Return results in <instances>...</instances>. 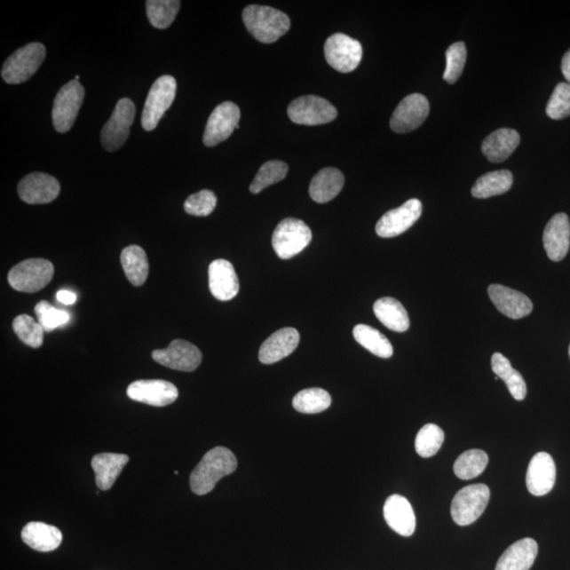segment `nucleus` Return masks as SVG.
<instances>
[{"mask_svg": "<svg viewBox=\"0 0 570 570\" xmlns=\"http://www.w3.org/2000/svg\"><path fill=\"white\" fill-rule=\"evenodd\" d=\"M384 517L389 527L402 536H411L416 532V519L410 502L400 495L388 497L384 506Z\"/></svg>", "mask_w": 570, "mask_h": 570, "instance_id": "412c9836", "label": "nucleus"}, {"mask_svg": "<svg viewBox=\"0 0 570 570\" xmlns=\"http://www.w3.org/2000/svg\"><path fill=\"white\" fill-rule=\"evenodd\" d=\"M54 266L46 259L33 258L20 262L10 271L8 281L22 293H36L51 282Z\"/></svg>", "mask_w": 570, "mask_h": 570, "instance_id": "20e7f679", "label": "nucleus"}, {"mask_svg": "<svg viewBox=\"0 0 570 570\" xmlns=\"http://www.w3.org/2000/svg\"><path fill=\"white\" fill-rule=\"evenodd\" d=\"M300 335L294 328H284L271 335L259 351V360L265 365H273L289 356L297 349Z\"/></svg>", "mask_w": 570, "mask_h": 570, "instance_id": "5701e85b", "label": "nucleus"}, {"mask_svg": "<svg viewBox=\"0 0 570 570\" xmlns=\"http://www.w3.org/2000/svg\"><path fill=\"white\" fill-rule=\"evenodd\" d=\"M324 57L332 68L342 74H349L360 64L362 46L359 41L344 33H335L324 44Z\"/></svg>", "mask_w": 570, "mask_h": 570, "instance_id": "9b49d317", "label": "nucleus"}, {"mask_svg": "<svg viewBox=\"0 0 570 570\" xmlns=\"http://www.w3.org/2000/svg\"><path fill=\"white\" fill-rule=\"evenodd\" d=\"M242 19L250 35L264 44L277 42L290 27L287 14L266 5H249L243 10Z\"/></svg>", "mask_w": 570, "mask_h": 570, "instance_id": "f03ea898", "label": "nucleus"}, {"mask_svg": "<svg viewBox=\"0 0 570 570\" xmlns=\"http://www.w3.org/2000/svg\"><path fill=\"white\" fill-rule=\"evenodd\" d=\"M568 351H569V357H570V345H569V350Z\"/></svg>", "mask_w": 570, "mask_h": 570, "instance_id": "de8ad7c7", "label": "nucleus"}, {"mask_svg": "<svg viewBox=\"0 0 570 570\" xmlns=\"http://www.w3.org/2000/svg\"><path fill=\"white\" fill-rule=\"evenodd\" d=\"M353 334L357 343L380 359H390L393 355L392 344L378 329L367 326V324H357Z\"/></svg>", "mask_w": 570, "mask_h": 570, "instance_id": "473e14b6", "label": "nucleus"}, {"mask_svg": "<svg viewBox=\"0 0 570 570\" xmlns=\"http://www.w3.org/2000/svg\"><path fill=\"white\" fill-rule=\"evenodd\" d=\"M488 294L496 309L511 320H521L534 310V305L526 295L501 284H491Z\"/></svg>", "mask_w": 570, "mask_h": 570, "instance_id": "6ab92c4d", "label": "nucleus"}, {"mask_svg": "<svg viewBox=\"0 0 570 570\" xmlns=\"http://www.w3.org/2000/svg\"><path fill=\"white\" fill-rule=\"evenodd\" d=\"M289 166L284 162L273 160L261 166V169L250 184L251 194H259L262 190L283 180L287 177Z\"/></svg>", "mask_w": 570, "mask_h": 570, "instance_id": "4c0bfd02", "label": "nucleus"}, {"mask_svg": "<svg viewBox=\"0 0 570 570\" xmlns=\"http://www.w3.org/2000/svg\"><path fill=\"white\" fill-rule=\"evenodd\" d=\"M13 329L18 337L31 348H41L44 343V329L29 315H20L13 321Z\"/></svg>", "mask_w": 570, "mask_h": 570, "instance_id": "58836bf2", "label": "nucleus"}, {"mask_svg": "<svg viewBox=\"0 0 570 570\" xmlns=\"http://www.w3.org/2000/svg\"><path fill=\"white\" fill-rule=\"evenodd\" d=\"M178 0H148L146 2L147 18L156 29L164 30L170 27L180 10Z\"/></svg>", "mask_w": 570, "mask_h": 570, "instance_id": "c9c22d12", "label": "nucleus"}, {"mask_svg": "<svg viewBox=\"0 0 570 570\" xmlns=\"http://www.w3.org/2000/svg\"><path fill=\"white\" fill-rule=\"evenodd\" d=\"M373 310L377 320L391 331L404 333L410 327L409 315L399 300L380 298L374 304Z\"/></svg>", "mask_w": 570, "mask_h": 570, "instance_id": "c85d7f7f", "label": "nucleus"}, {"mask_svg": "<svg viewBox=\"0 0 570 570\" xmlns=\"http://www.w3.org/2000/svg\"><path fill=\"white\" fill-rule=\"evenodd\" d=\"M130 462V456L116 454H99L94 455L91 467L95 473V483L100 490H109Z\"/></svg>", "mask_w": 570, "mask_h": 570, "instance_id": "bb28decb", "label": "nucleus"}, {"mask_svg": "<svg viewBox=\"0 0 570 570\" xmlns=\"http://www.w3.org/2000/svg\"><path fill=\"white\" fill-rule=\"evenodd\" d=\"M121 264L126 277L134 287H141L147 281L149 264L147 255L138 245H131L123 249Z\"/></svg>", "mask_w": 570, "mask_h": 570, "instance_id": "c756f323", "label": "nucleus"}, {"mask_svg": "<svg viewBox=\"0 0 570 570\" xmlns=\"http://www.w3.org/2000/svg\"><path fill=\"white\" fill-rule=\"evenodd\" d=\"M445 433L438 424H427L419 430L416 439V450L419 456L427 458L438 454L443 446Z\"/></svg>", "mask_w": 570, "mask_h": 570, "instance_id": "e433bc0d", "label": "nucleus"}, {"mask_svg": "<svg viewBox=\"0 0 570 570\" xmlns=\"http://www.w3.org/2000/svg\"><path fill=\"white\" fill-rule=\"evenodd\" d=\"M332 404L331 395L326 390L312 388L300 391L293 400L296 411L305 415H316L329 409Z\"/></svg>", "mask_w": 570, "mask_h": 570, "instance_id": "f704fd0d", "label": "nucleus"}, {"mask_svg": "<svg viewBox=\"0 0 570 570\" xmlns=\"http://www.w3.org/2000/svg\"><path fill=\"white\" fill-rule=\"evenodd\" d=\"M217 202L216 194L211 190L204 189L189 195L184 203V210L188 215L208 217L215 210Z\"/></svg>", "mask_w": 570, "mask_h": 570, "instance_id": "37998d69", "label": "nucleus"}, {"mask_svg": "<svg viewBox=\"0 0 570 570\" xmlns=\"http://www.w3.org/2000/svg\"><path fill=\"white\" fill-rule=\"evenodd\" d=\"M467 59L465 44L458 42L452 44L446 51V70L444 80L449 83H455L462 75Z\"/></svg>", "mask_w": 570, "mask_h": 570, "instance_id": "ea45409f", "label": "nucleus"}, {"mask_svg": "<svg viewBox=\"0 0 570 570\" xmlns=\"http://www.w3.org/2000/svg\"><path fill=\"white\" fill-rule=\"evenodd\" d=\"M21 539L32 550L48 552L59 549L63 534L58 527L42 522H30L21 532Z\"/></svg>", "mask_w": 570, "mask_h": 570, "instance_id": "a878e982", "label": "nucleus"}, {"mask_svg": "<svg viewBox=\"0 0 570 570\" xmlns=\"http://www.w3.org/2000/svg\"><path fill=\"white\" fill-rule=\"evenodd\" d=\"M288 115L295 124L317 126L328 124L336 119L337 110L326 99L305 95L289 104Z\"/></svg>", "mask_w": 570, "mask_h": 570, "instance_id": "1a4fd4ad", "label": "nucleus"}, {"mask_svg": "<svg viewBox=\"0 0 570 570\" xmlns=\"http://www.w3.org/2000/svg\"><path fill=\"white\" fill-rule=\"evenodd\" d=\"M344 186V173L333 167L323 169L313 178L310 195L317 203H328L337 197Z\"/></svg>", "mask_w": 570, "mask_h": 570, "instance_id": "cd10ccee", "label": "nucleus"}, {"mask_svg": "<svg viewBox=\"0 0 570 570\" xmlns=\"http://www.w3.org/2000/svg\"><path fill=\"white\" fill-rule=\"evenodd\" d=\"M153 359L172 370L194 372L202 361V353L194 344L177 339L166 349L154 351Z\"/></svg>", "mask_w": 570, "mask_h": 570, "instance_id": "4468645a", "label": "nucleus"}, {"mask_svg": "<svg viewBox=\"0 0 570 570\" xmlns=\"http://www.w3.org/2000/svg\"><path fill=\"white\" fill-rule=\"evenodd\" d=\"M561 68L563 75L566 76V80L570 83V50L564 54Z\"/></svg>", "mask_w": 570, "mask_h": 570, "instance_id": "a18cd8bd", "label": "nucleus"}, {"mask_svg": "<svg viewBox=\"0 0 570 570\" xmlns=\"http://www.w3.org/2000/svg\"><path fill=\"white\" fill-rule=\"evenodd\" d=\"M36 314L44 332H52L70 321L69 313L57 309L47 301H41L36 305Z\"/></svg>", "mask_w": 570, "mask_h": 570, "instance_id": "a19ab883", "label": "nucleus"}, {"mask_svg": "<svg viewBox=\"0 0 570 570\" xmlns=\"http://www.w3.org/2000/svg\"><path fill=\"white\" fill-rule=\"evenodd\" d=\"M538 551V543L534 539L519 540L503 553L495 570H529L534 566Z\"/></svg>", "mask_w": 570, "mask_h": 570, "instance_id": "b1692460", "label": "nucleus"}, {"mask_svg": "<svg viewBox=\"0 0 570 570\" xmlns=\"http://www.w3.org/2000/svg\"><path fill=\"white\" fill-rule=\"evenodd\" d=\"M85 89L81 83L72 80L60 88L54 99L52 121L55 131L59 133L68 132L74 127L80 113Z\"/></svg>", "mask_w": 570, "mask_h": 570, "instance_id": "6e6552de", "label": "nucleus"}, {"mask_svg": "<svg viewBox=\"0 0 570 570\" xmlns=\"http://www.w3.org/2000/svg\"><path fill=\"white\" fill-rule=\"evenodd\" d=\"M488 455L485 451L471 449L463 452L455 463L454 471L458 479L468 480L478 478L488 465Z\"/></svg>", "mask_w": 570, "mask_h": 570, "instance_id": "72a5a7b5", "label": "nucleus"}, {"mask_svg": "<svg viewBox=\"0 0 570 570\" xmlns=\"http://www.w3.org/2000/svg\"><path fill=\"white\" fill-rule=\"evenodd\" d=\"M210 289L215 298L228 301L239 293V279L231 262L218 259L209 268Z\"/></svg>", "mask_w": 570, "mask_h": 570, "instance_id": "4be33fe9", "label": "nucleus"}, {"mask_svg": "<svg viewBox=\"0 0 570 570\" xmlns=\"http://www.w3.org/2000/svg\"><path fill=\"white\" fill-rule=\"evenodd\" d=\"M430 111L428 99L424 95H408L394 110L390 120L391 130L396 133H408L417 130L426 121Z\"/></svg>", "mask_w": 570, "mask_h": 570, "instance_id": "ddd939ff", "label": "nucleus"}, {"mask_svg": "<svg viewBox=\"0 0 570 570\" xmlns=\"http://www.w3.org/2000/svg\"><path fill=\"white\" fill-rule=\"evenodd\" d=\"M237 467V458L231 450L216 447L203 456L190 475V488L195 495H208L222 478L236 471Z\"/></svg>", "mask_w": 570, "mask_h": 570, "instance_id": "f257e3e1", "label": "nucleus"}, {"mask_svg": "<svg viewBox=\"0 0 570 570\" xmlns=\"http://www.w3.org/2000/svg\"><path fill=\"white\" fill-rule=\"evenodd\" d=\"M134 116H136V105L131 99H121L115 106L113 115L106 123L100 133V141L107 152H116L126 143Z\"/></svg>", "mask_w": 570, "mask_h": 570, "instance_id": "9d476101", "label": "nucleus"}, {"mask_svg": "<svg viewBox=\"0 0 570 570\" xmlns=\"http://www.w3.org/2000/svg\"><path fill=\"white\" fill-rule=\"evenodd\" d=\"M57 299L61 304L71 305L75 304L76 295L74 292H70V290L61 289L57 294Z\"/></svg>", "mask_w": 570, "mask_h": 570, "instance_id": "c03bdc74", "label": "nucleus"}, {"mask_svg": "<svg viewBox=\"0 0 570 570\" xmlns=\"http://www.w3.org/2000/svg\"><path fill=\"white\" fill-rule=\"evenodd\" d=\"M176 92L177 82L171 75L161 76L154 83L143 109L141 122L144 131L155 130L160 120L175 100Z\"/></svg>", "mask_w": 570, "mask_h": 570, "instance_id": "0eeeda50", "label": "nucleus"}, {"mask_svg": "<svg viewBox=\"0 0 570 570\" xmlns=\"http://www.w3.org/2000/svg\"><path fill=\"white\" fill-rule=\"evenodd\" d=\"M490 500V489L485 484L462 488L451 504V517L460 526H467L482 516Z\"/></svg>", "mask_w": 570, "mask_h": 570, "instance_id": "423d86ee", "label": "nucleus"}, {"mask_svg": "<svg viewBox=\"0 0 570 570\" xmlns=\"http://www.w3.org/2000/svg\"><path fill=\"white\" fill-rule=\"evenodd\" d=\"M75 80H76V81L80 80V75H76V76H75Z\"/></svg>", "mask_w": 570, "mask_h": 570, "instance_id": "49530a36", "label": "nucleus"}, {"mask_svg": "<svg viewBox=\"0 0 570 570\" xmlns=\"http://www.w3.org/2000/svg\"><path fill=\"white\" fill-rule=\"evenodd\" d=\"M46 58V47L41 43L28 44L4 61L2 76L10 85H19L36 75Z\"/></svg>", "mask_w": 570, "mask_h": 570, "instance_id": "7ed1b4c3", "label": "nucleus"}, {"mask_svg": "<svg viewBox=\"0 0 570 570\" xmlns=\"http://www.w3.org/2000/svg\"><path fill=\"white\" fill-rule=\"evenodd\" d=\"M130 399L154 407H165L175 402L178 391L175 384L162 379L138 380L127 389Z\"/></svg>", "mask_w": 570, "mask_h": 570, "instance_id": "dca6fc26", "label": "nucleus"}, {"mask_svg": "<svg viewBox=\"0 0 570 570\" xmlns=\"http://www.w3.org/2000/svg\"><path fill=\"white\" fill-rule=\"evenodd\" d=\"M491 367L495 376L504 380L512 398L524 400L527 394V385L521 373L513 368L510 360L501 353H495L491 357Z\"/></svg>", "mask_w": 570, "mask_h": 570, "instance_id": "7c9ffc66", "label": "nucleus"}, {"mask_svg": "<svg viewBox=\"0 0 570 570\" xmlns=\"http://www.w3.org/2000/svg\"><path fill=\"white\" fill-rule=\"evenodd\" d=\"M240 116L241 113L238 106L233 102H225L217 106L206 124L203 136L205 146L214 147L226 141L234 131L239 128Z\"/></svg>", "mask_w": 570, "mask_h": 570, "instance_id": "f8f14e48", "label": "nucleus"}, {"mask_svg": "<svg viewBox=\"0 0 570 570\" xmlns=\"http://www.w3.org/2000/svg\"><path fill=\"white\" fill-rule=\"evenodd\" d=\"M543 244L551 261L558 262L566 258L570 247V222L566 214H557L547 223Z\"/></svg>", "mask_w": 570, "mask_h": 570, "instance_id": "aec40b11", "label": "nucleus"}, {"mask_svg": "<svg viewBox=\"0 0 570 570\" xmlns=\"http://www.w3.org/2000/svg\"><path fill=\"white\" fill-rule=\"evenodd\" d=\"M312 241V231L304 221L288 218L273 231L272 244L281 259H290L303 251Z\"/></svg>", "mask_w": 570, "mask_h": 570, "instance_id": "39448f33", "label": "nucleus"}, {"mask_svg": "<svg viewBox=\"0 0 570 570\" xmlns=\"http://www.w3.org/2000/svg\"><path fill=\"white\" fill-rule=\"evenodd\" d=\"M521 142L518 131L510 128H502L489 134L482 144V152L488 161L500 163L514 153Z\"/></svg>", "mask_w": 570, "mask_h": 570, "instance_id": "393cba45", "label": "nucleus"}, {"mask_svg": "<svg viewBox=\"0 0 570 570\" xmlns=\"http://www.w3.org/2000/svg\"><path fill=\"white\" fill-rule=\"evenodd\" d=\"M512 183L513 177L510 170L491 171L478 178L471 189V194L477 199L495 197L507 193Z\"/></svg>", "mask_w": 570, "mask_h": 570, "instance_id": "2f4dec72", "label": "nucleus"}, {"mask_svg": "<svg viewBox=\"0 0 570 570\" xmlns=\"http://www.w3.org/2000/svg\"><path fill=\"white\" fill-rule=\"evenodd\" d=\"M20 198L28 204H48L59 197L60 186L57 178L44 172H33L21 178Z\"/></svg>", "mask_w": 570, "mask_h": 570, "instance_id": "f3484780", "label": "nucleus"}, {"mask_svg": "<svg viewBox=\"0 0 570 570\" xmlns=\"http://www.w3.org/2000/svg\"><path fill=\"white\" fill-rule=\"evenodd\" d=\"M546 114L552 120H563L570 115V83H560L555 88L547 104Z\"/></svg>", "mask_w": 570, "mask_h": 570, "instance_id": "79ce46f5", "label": "nucleus"}, {"mask_svg": "<svg viewBox=\"0 0 570 570\" xmlns=\"http://www.w3.org/2000/svg\"><path fill=\"white\" fill-rule=\"evenodd\" d=\"M557 469L555 461L546 452H539L529 463L526 486L530 494L543 496L550 494L555 486Z\"/></svg>", "mask_w": 570, "mask_h": 570, "instance_id": "a211bd4d", "label": "nucleus"}, {"mask_svg": "<svg viewBox=\"0 0 570 570\" xmlns=\"http://www.w3.org/2000/svg\"><path fill=\"white\" fill-rule=\"evenodd\" d=\"M423 205L417 199L408 200L400 208L385 212L376 225L382 238H393L408 231L422 216Z\"/></svg>", "mask_w": 570, "mask_h": 570, "instance_id": "2eb2a0df", "label": "nucleus"}]
</instances>
